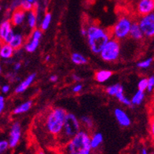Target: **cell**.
<instances>
[{
    "label": "cell",
    "instance_id": "ba28073f",
    "mask_svg": "<svg viewBox=\"0 0 154 154\" xmlns=\"http://www.w3.org/2000/svg\"><path fill=\"white\" fill-rule=\"evenodd\" d=\"M43 36V31L41 29H35L32 30L30 37L28 41L25 42L24 48L28 53H34L38 47L40 39Z\"/></svg>",
    "mask_w": 154,
    "mask_h": 154
},
{
    "label": "cell",
    "instance_id": "603a6c76",
    "mask_svg": "<svg viewBox=\"0 0 154 154\" xmlns=\"http://www.w3.org/2000/svg\"><path fill=\"white\" fill-rule=\"evenodd\" d=\"M145 99V91L138 90L131 97L132 106H140Z\"/></svg>",
    "mask_w": 154,
    "mask_h": 154
},
{
    "label": "cell",
    "instance_id": "7402d4cb",
    "mask_svg": "<svg viewBox=\"0 0 154 154\" xmlns=\"http://www.w3.org/2000/svg\"><path fill=\"white\" fill-rule=\"evenodd\" d=\"M116 97L117 98V100L120 101V103H122L123 105L126 106H129V107H131L132 103H131V100L129 99L128 97H127L124 94V87H121V89L119 91L116 95Z\"/></svg>",
    "mask_w": 154,
    "mask_h": 154
},
{
    "label": "cell",
    "instance_id": "52a82bcc",
    "mask_svg": "<svg viewBox=\"0 0 154 154\" xmlns=\"http://www.w3.org/2000/svg\"><path fill=\"white\" fill-rule=\"evenodd\" d=\"M138 23L145 38H151L154 37V12L145 16L139 17Z\"/></svg>",
    "mask_w": 154,
    "mask_h": 154
},
{
    "label": "cell",
    "instance_id": "e0dca14e",
    "mask_svg": "<svg viewBox=\"0 0 154 154\" xmlns=\"http://www.w3.org/2000/svg\"><path fill=\"white\" fill-rule=\"evenodd\" d=\"M25 42L26 41L24 39V35L22 34H20V33H17L9 44L14 49L15 51H18L21 47H24Z\"/></svg>",
    "mask_w": 154,
    "mask_h": 154
},
{
    "label": "cell",
    "instance_id": "cb8c5ba5",
    "mask_svg": "<svg viewBox=\"0 0 154 154\" xmlns=\"http://www.w3.org/2000/svg\"><path fill=\"white\" fill-rule=\"evenodd\" d=\"M71 60L73 64L76 65H86L87 63V57L79 53H72L71 55Z\"/></svg>",
    "mask_w": 154,
    "mask_h": 154
},
{
    "label": "cell",
    "instance_id": "f546056e",
    "mask_svg": "<svg viewBox=\"0 0 154 154\" xmlns=\"http://www.w3.org/2000/svg\"><path fill=\"white\" fill-rule=\"evenodd\" d=\"M10 147V144L7 140H2L0 141V152H4L7 149Z\"/></svg>",
    "mask_w": 154,
    "mask_h": 154
},
{
    "label": "cell",
    "instance_id": "e575fe53",
    "mask_svg": "<svg viewBox=\"0 0 154 154\" xmlns=\"http://www.w3.org/2000/svg\"><path fill=\"white\" fill-rule=\"evenodd\" d=\"M10 87L8 84H4V85L2 86V87H1V91H2V92L3 94H7L10 91Z\"/></svg>",
    "mask_w": 154,
    "mask_h": 154
},
{
    "label": "cell",
    "instance_id": "2e32d148",
    "mask_svg": "<svg viewBox=\"0 0 154 154\" xmlns=\"http://www.w3.org/2000/svg\"><path fill=\"white\" fill-rule=\"evenodd\" d=\"M113 75V72L111 70H107V69H101L95 72L94 75V79L97 83H103L111 78Z\"/></svg>",
    "mask_w": 154,
    "mask_h": 154
},
{
    "label": "cell",
    "instance_id": "9c48e42d",
    "mask_svg": "<svg viewBox=\"0 0 154 154\" xmlns=\"http://www.w3.org/2000/svg\"><path fill=\"white\" fill-rule=\"evenodd\" d=\"M135 10L139 17L152 14L154 12V0H138Z\"/></svg>",
    "mask_w": 154,
    "mask_h": 154
},
{
    "label": "cell",
    "instance_id": "277c9868",
    "mask_svg": "<svg viewBox=\"0 0 154 154\" xmlns=\"http://www.w3.org/2000/svg\"><path fill=\"white\" fill-rule=\"evenodd\" d=\"M81 127L80 120L76 117V116L72 112H67L62 131L57 137L59 143L65 146L81 131Z\"/></svg>",
    "mask_w": 154,
    "mask_h": 154
},
{
    "label": "cell",
    "instance_id": "d6a6232c",
    "mask_svg": "<svg viewBox=\"0 0 154 154\" xmlns=\"http://www.w3.org/2000/svg\"><path fill=\"white\" fill-rule=\"evenodd\" d=\"M82 90H83V85H82L81 83H77V84H75L74 87H73L72 88V91L74 92V93H79V92L81 91Z\"/></svg>",
    "mask_w": 154,
    "mask_h": 154
},
{
    "label": "cell",
    "instance_id": "836d02e7",
    "mask_svg": "<svg viewBox=\"0 0 154 154\" xmlns=\"http://www.w3.org/2000/svg\"><path fill=\"white\" fill-rule=\"evenodd\" d=\"M5 109V98L2 95L0 96V112L2 113Z\"/></svg>",
    "mask_w": 154,
    "mask_h": 154
},
{
    "label": "cell",
    "instance_id": "d590c367",
    "mask_svg": "<svg viewBox=\"0 0 154 154\" xmlns=\"http://www.w3.org/2000/svg\"><path fill=\"white\" fill-rule=\"evenodd\" d=\"M21 66H22V65H21V63L20 62H16L14 65V70L16 72L19 71L20 69H21Z\"/></svg>",
    "mask_w": 154,
    "mask_h": 154
},
{
    "label": "cell",
    "instance_id": "ac0fdd59",
    "mask_svg": "<svg viewBox=\"0 0 154 154\" xmlns=\"http://www.w3.org/2000/svg\"><path fill=\"white\" fill-rule=\"evenodd\" d=\"M13 24L10 20H3L0 24V38L1 41L4 38L6 35L13 30Z\"/></svg>",
    "mask_w": 154,
    "mask_h": 154
},
{
    "label": "cell",
    "instance_id": "60d3db41",
    "mask_svg": "<svg viewBox=\"0 0 154 154\" xmlns=\"http://www.w3.org/2000/svg\"><path fill=\"white\" fill-rule=\"evenodd\" d=\"M141 154H149V152L148 150L146 149L143 148L142 149V151H141Z\"/></svg>",
    "mask_w": 154,
    "mask_h": 154
},
{
    "label": "cell",
    "instance_id": "30bf717a",
    "mask_svg": "<svg viewBox=\"0 0 154 154\" xmlns=\"http://www.w3.org/2000/svg\"><path fill=\"white\" fill-rule=\"evenodd\" d=\"M21 136V127L19 122H14L11 125L9 134V144L10 148H15L20 140Z\"/></svg>",
    "mask_w": 154,
    "mask_h": 154
},
{
    "label": "cell",
    "instance_id": "4dcf8cb0",
    "mask_svg": "<svg viewBox=\"0 0 154 154\" xmlns=\"http://www.w3.org/2000/svg\"><path fill=\"white\" fill-rule=\"evenodd\" d=\"M154 89V75H151L148 78V87L147 91L152 92Z\"/></svg>",
    "mask_w": 154,
    "mask_h": 154
},
{
    "label": "cell",
    "instance_id": "d6986e66",
    "mask_svg": "<svg viewBox=\"0 0 154 154\" xmlns=\"http://www.w3.org/2000/svg\"><path fill=\"white\" fill-rule=\"evenodd\" d=\"M27 23L28 25L32 30L35 29L37 24V20H38V17H37V13L35 10H31L27 12Z\"/></svg>",
    "mask_w": 154,
    "mask_h": 154
},
{
    "label": "cell",
    "instance_id": "6da1fadb",
    "mask_svg": "<svg viewBox=\"0 0 154 154\" xmlns=\"http://www.w3.org/2000/svg\"><path fill=\"white\" fill-rule=\"evenodd\" d=\"M67 112L60 107L51 108L43 115L42 124L48 134L57 138L62 131Z\"/></svg>",
    "mask_w": 154,
    "mask_h": 154
},
{
    "label": "cell",
    "instance_id": "ab89813d",
    "mask_svg": "<svg viewBox=\"0 0 154 154\" xmlns=\"http://www.w3.org/2000/svg\"><path fill=\"white\" fill-rule=\"evenodd\" d=\"M26 1H28V2H31V3H32V4L34 5L35 6H36L37 3H38V0H26Z\"/></svg>",
    "mask_w": 154,
    "mask_h": 154
},
{
    "label": "cell",
    "instance_id": "5bb4252c",
    "mask_svg": "<svg viewBox=\"0 0 154 154\" xmlns=\"http://www.w3.org/2000/svg\"><path fill=\"white\" fill-rule=\"evenodd\" d=\"M15 50L9 43H2L0 47V57L3 60H10L14 56Z\"/></svg>",
    "mask_w": 154,
    "mask_h": 154
},
{
    "label": "cell",
    "instance_id": "4316f807",
    "mask_svg": "<svg viewBox=\"0 0 154 154\" xmlns=\"http://www.w3.org/2000/svg\"><path fill=\"white\" fill-rule=\"evenodd\" d=\"M122 87H123V86H122L121 84H120V83H116V84L109 86V87H106V92L107 93L108 95L116 97V94H117L118 92H119V91L121 89Z\"/></svg>",
    "mask_w": 154,
    "mask_h": 154
},
{
    "label": "cell",
    "instance_id": "b9f144b4",
    "mask_svg": "<svg viewBox=\"0 0 154 154\" xmlns=\"http://www.w3.org/2000/svg\"><path fill=\"white\" fill-rule=\"evenodd\" d=\"M50 59H51V56H50V55H47V56H46V61H50Z\"/></svg>",
    "mask_w": 154,
    "mask_h": 154
},
{
    "label": "cell",
    "instance_id": "7bdbcfd3",
    "mask_svg": "<svg viewBox=\"0 0 154 154\" xmlns=\"http://www.w3.org/2000/svg\"><path fill=\"white\" fill-rule=\"evenodd\" d=\"M38 154H45V153L42 151V150H39V151L38 152Z\"/></svg>",
    "mask_w": 154,
    "mask_h": 154
},
{
    "label": "cell",
    "instance_id": "f1b7e54d",
    "mask_svg": "<svg viewBox=\"0 0 154 154\" xmlns=\"http://www.w3.org/2000/svg\"><path fill=\"white\" fill-rule=\"evenodd\" d=\"M148 87V78H142L138 83V89L145 91Z\"/></svg>",
    "mask_w": 154,
    "mask_h": 154
},
{
    "label": "cell",
    "instance_id": "7c38bea8",
    "mask_svg": "<svg viewBox=\"0 0 154 154\" xmlns=\"http://www.w3.org/2000/svg\"><path fill=\"white\" fill-rule=\"evenodd\" d=\"M27 18V12L22 9H16L13 11L10 21L12 23L13 26H20L24 22L25 19Z\"/></svg>",
    "mask_w": 154,
    "mask_h": 154
},
{
    "label": "cell",
    "instance_id": "1f68e13d",
    "mask_svg": "<svg viewBox=\"0 0 154 154\" xmlns=\"http://www.w3.org/2000/svg\"><path fill=\"white\" fill-rule=\"evenodd\" d=\"M149 132L150 135L154 141V116H152V118L150 119L149 122Z\"/></svg>",
    "mask_w": 154,
    "mask_h": 154
},
{
    "label": "cell",
    "instance_id": "83f0119b",
    "mask_svg": "<svg viewBox=\"0 0 154 154\" xmlns=\"http://www.w3.org/2000/svg\"><path fill=\"white\" fill-rule=\"evenodd\" d=\"M152 61H153V58L152 57H148V58L145 59L143 61H141L137 63V67L142 69H148L149 67L151 66Z\"/></svg>",
    "mask_w": 154,
    "mask_h": 154
},
{
    "label": "cell",
    "instance_id": "5b68a950",
    "mask_svg": "<svg viewBox=\"0 0 154 154\" xmlns=\"http://www.w3.org/2000/svg\"><path fill=\"white\" fill-rule=\"evenodd\" d=\"M133 22L134 21H132V19L130 17L126 15L119 17L111 30L112 37L116 38L119 41L128 38L130 35L131 29Z\"/></svg>",
    "mask_w": 154,
    "mask_h": 154
},
{
    "label": "cell",
    "instance_id": "f35d334b",
    "mask_svg": "<svg viewBox=\"0 0 154 154\" xmlns=\"http://www.w3.org/2000/svg\"><path fill=\"white\" fill-rule=\"evenodd\" d=\"M80 33L83 36H87V28L86 27H83L80 30Z\"/></svg>",
    "mask_w": 154,
    "mask_h": 154
},
{
    "label": "cell",
    "instance_id": "8fae6325",
    "mask_svg": "<svg viewBox=\"0 0 154 154\" xmlns=\"http://www.w3.org/2000/svg\"><path fill=\"white\" fill-rule=\"evenodd\" d=\"M113 112L118 124H120L121 127L128 128L131 124V120L130 116L128 115V113L124 110L121 109L120 108H116L114 109Z\"/></svg>",
    "mask_w": 154,
    "mask_h": 154
},
{
    "label": "cell",
    "instance_id": "7a4b0ae2",
    "mask_svg": "<svg viewBox=\"0 0 154 154\" xmlns=\"http://www.w3.org/2000/svg\"><path fill=\"white\" fill-rule=\"evenodd\" d=\"M87 28V41L90 50L94 54H100L102 49L112 38L111 32L97 24H89Z\"/></svg>",
    "mask_w": 154,
    "mask_h": 154
},
{
    "label": "cell",
    "instance_id": "74e56055",
    "mask_svg": "<svg viewBox=\"0 0 154 154\" xmlns=\"http://www.w3.org/2000/svg\"><path fill=\"white\" fill-rule=\"evenodd\" d=\"M72 79L74 81L77 82V83L81 80V78H80V76H79L78 75H75V74H73L72 75Z\"/></svg>",
    "mask_w": 154,
    "mask_h": 154
},
{
    "label": "cell",
    "instance_id": "3957f363",
    "mask_svg": "<svg viewBox=\"0 0 154 154\" xmlns=\"http://www.w3.org/2000/svg\"><path fill=\"white\" fill-rule=\"evenodd\" d=\"M64 154H91V136L88 131L81 130L65 145Z\"/></svg>",
    "mask_w": 154,
    "mask_h": 154
},
{
    "label": "cell",
    "instance_id": "8992f818",
    "mask_svg": "<svg viewBox=\"0 0 154 154\" xmlns=\"http://www.w3.org/2000/svg\"><path fill=\"white\" fill-rule=\"evenodd\" d=\"M121 47L120 41L112 37L102 49L100 57L106 62H114L117 61L120 56Z\"/></svg>",
    "mask_w": 154,
    "mask_h": 154
},
{
    "label": "cell",
    "instance_id": "484cf974",
    "mask_svg": "<svg viewBox=\"0 0 154 154\" xmlns=\"http://www.w3.org/2000/svg\"><path fill=\"white\" fill-rule=\"evenodd\" d=\"M51 20H52V15H51V13H46L44 17H43V20L41 21L39 29H41L43 32L47 31L49 29L50 25H51Z\"/></svg>",
    "mask_w": 154,
    "mask_h": 154
},
{
    "label": "cell",
    "instance_id": "d4e9b609",
    "mask_svg": "<svg viewBox=\"0 0 154 154\" xmlns=\"http://www.w3.org/2000/svg\"><path fill=\"white\" fill-rule=\"evenodd\" d=\"M80 122H81L82 126L84 127V128H85L87 131L93 129L94 125V120L89 116H82L80 118Z\"/></svg>",
    "mask_w": 154,
    "mask_h": 154
},
{
    "label": "cell",
    "instance_id": "ffe728a7",
    "mask_svg": "<svg viewBox=\"0 0 154 154\" xmlns=\"http://www.w3.org/2000/svg\"><path fill=\"white\" fill-rule=\"evenodd\" d=\"M102 142H103V135L100 132H95L91 136V144L92 149L99 148Z\"/></svg>",
    "mask_w": 154,
    "mask_h": 154
},
{
    "label": "cell",
    "instance_id": "4fadbf2b",
    "mask_svg": "<svg viewBox=\"0 0 154 154\" xmlns=\"http://www.w3.org/2000/svg\"><path fill=\"white\" fill-rule=\"evenodd\" d=\"M35 76H36V74H35V73H32V74H30L29 75H28V76H27L21 83H20V84L15 88V93L21 94L23 93V92L25 91L30 87L31 84L32 83V82L34 81V79H35Z\"/></svg>",
    "mask_w": 154,
    "mask_h": 154
},
{
    "label": "cell",
    "instance_id": "44dd1931",
    "mask_svg": "<svg viewBox=\"0 0 154 154\" xmlns=\"http://www.w3.org/2000/svg\"><path fill=\"white\" fill-rule=\"evenodd\" d=\"M32 106V101H27L24 103L20 105V106H17L13 110V113L14 114V115H19V114L24 113V112H26L29 110H30Z\"/></svg>",
    "mask_w": 154,
    "mask_h": 154
},
{
    "label": "cell",
    "instance_id": "9a60e30c",
    "mask_svg": "<svg viewBox=\"0 0 154 154\" xmlns=\"http://www.w3.org/2000/svg\"><path fill=\"white\" fill-rule=\"evenodd\" d=\"M129 36L134 39V41H142L143 38H145L144 34L142 32V31L141 30L138 24V21H134L132 24L131 29L130 35Z\"/></svg>",
    "mask_w": 154,
    "mask_h": 154
},
{
    "label": "cell",
    "instance_id": "8d00e7d4",
    "mask_svg": "<svg viewBox=\"0 0 154 154\" xmlns=\"http://www.w3.org/2000/svg\"><path fill=\"white\" fill-rule=\"evenodd\" d=\"M50 80H51V82H52V83H56V82L58 80V77L56 75H51V76H50Z\"/></svg>",
    "mask_w": 154,
    "mask_h": 154
}]
</instances>
